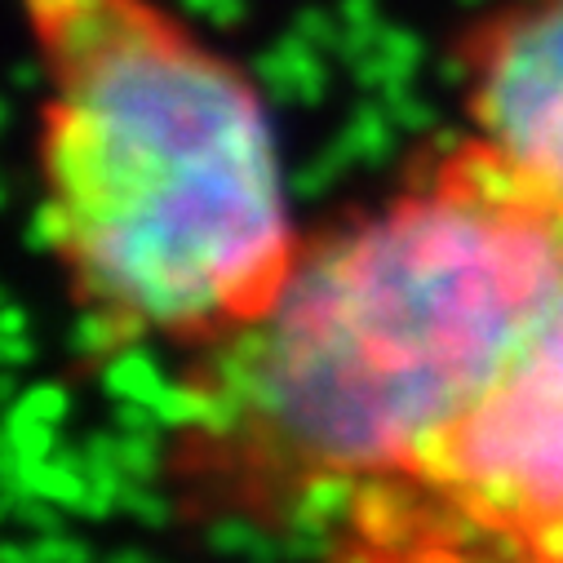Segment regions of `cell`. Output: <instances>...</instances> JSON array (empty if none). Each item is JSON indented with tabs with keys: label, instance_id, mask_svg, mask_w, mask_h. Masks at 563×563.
<instances>
[{
	"label": "cell",
	"instance_id": "obj_2",
	"mask_svg": "<svg viewBox=\"0 0 563 563\" xmlns=\"http://www.w3.org/2000/svg\"><path fill=\"white\" fill-rule=\"evenodd\" d=\"M41 222L107 346L205 351L302 249L253 80L152 0H32Z\"/></svg>",
	"mask_w": 563,
	"mask_h": 563
},
{
	"label": "cell",
	"instance_id": "obj_5",
	"mask_svg": "<svg viewBox=\"0 0 563 563\" xmlns=\"http://www.w3.org/2000/svg\"><path fill=\"white\" fill-rule=\"evenodd\" d=\"M346 563H563V532L528 554H484L404 532H346Z\"/></svg>",
	"mask_w": 563,
	"mask_h": 563
},
{
	"label": "cell",
	"instance_id": "obj_4",
	"mask_svg": "<svg viewBox=\"0 0 563 563\" xmlns=\"http://www.w3.org/2000/svg\"><path fill=\"white\" fill-rule=\"evenodd\" d=\"M466 120L457 152L563 231V0H528L475 36Z\"/></svg>",
	"mask_w": 563,
	"mask_h": 563
},
{
	"label": "cell",
	"instance_id": "obj_1",
	"mask_svg": "<svg viewBox=\"0 0 563 563\" xmlns=\"http://www.w3.org/2000/svg\"><path fill=\"white\" fill-rule=\"evenodd\" d=\"M563 289V231L462 152L307 235L266 307L191 355L183 471L249 510L408 479Z\"/></svg>",
	"mask_w": 563,
	"mask_h": 563
},
{
	"label": "cell",
	"instance_id": "obj_3",
	"mask_svg": "<svg viewBox=\"0 0 563 563\" xmlns=\"http://www.w3.org/2000/svg\"><path fill=\"white\" fill-rule=\"evenodd\" d=\"M346 523L484 554H528L563 532V289L484 399L408 479L342 506Z\"/></svg>",
	"mask_w": 563,
	"mask_h": 563
}]
</instances>
